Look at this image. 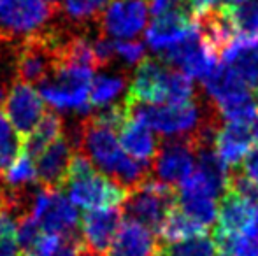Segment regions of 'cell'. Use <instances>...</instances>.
Segmentation results:
<instances>
[{"instance_id": "obj_1", "label": "cell", "mask_w": 258, "mask_h": 256, "mask_svg": "<svg viewBox=\"0 0 258 256\" xmlns=\"http://www.w3.org/2000/svg\"><path fill=\"white\" fill-rule=\"evenodd\" d=\"M76 149L83 153L100 172L118 183L126 192H134L143 183L151 179V167L148 163L130 158L119 146L114 130L95 125L88 116L83 118L72 137Z\"/></svg>"}, {"instance_id": "obj_2", "label": "cell", "mask_w": 258, "mask_h": 256, "mask_svg": "<svg viewBox=\"0 0 258 256\" xmlns=\"http://www.w3.org/2000/svg\"><path fill=\"white\" fill-rule=\"evenodd\" d=\"M61 190L72 205L86 211L119 207L128 197L125 188L95 168V165L79 151L72 156L67 181Z\"/></svg>"}, {"instance_id": "obj_3", "label": "cell", "mask_w": 258, "mask_h": 256, "mask_svg": "<svg viewBox=\"0 0 258 256\" xmlns=\"http://www.w3.org/2000/svg\"><path fill=\"white\" fill-rule=\"evenodd\" d=\"M177 205V188L156 179H148L146 183L128 193L123 202V214L130 221L146 226L153 233H158L165 221L167 214Z\"/></svg>"}, {"instance_id": "obj_4", "label": "cell", "mask_w": 258, "mask_h": 256, "mask_svg": "<svg viewBox=\"0 0 258 256\" xmlns=\"http://www.w3.org/2000/svg\"><path fill=\"white\" fill-rule=\"evenodd\" d=\"M61 35L54 30H42L25 39L18 48L16 75L25 84H41L56 70L58 46Z\"/></svg>"}, {"instance_id": "obj_5", "label": "cell", "mask_w": 258, "mask_h": 256, "mask_svg": "<svg viewBox=\"0 0 258 256\" xmlns=\"http://www.w3.org/2000/svg\"><path fill=\"white\" fill-rule=\"evenodd\" d=\"M54 14L44 0H0V41H25L44 30Z\"/></svg>"}, {"instance_id": "obj_6", "label": "cell", "mask_w": 258, "mask_h": 256, "mask_svg": "<svg viewBox=\"0 0 258 256\" xmlns=\"http://www.w3.org/2000/svg\"><path fill=\"white\" fill-rule=\"evenodd\" d=\"M90 84H92V70L63 67L54 70L51 77L41 82L39 95L54 109H78L90 114Z\"/></svg>"}, {"instance_id": "obj_7", "label": "cell", "mask_w": 258, "mask_h": 256, "mask_svg": "<svg viewBox=\"0 0 258 256\" xmlns=\"http://www.w3.org/2000/svg\"><path fill=\"white\" fill-rule=\"evenodd\" d=\"M30 216L42 232L54 233L60 237H81L79 214L76 205L58 190L41 188L34 193L30 205Z\"/></svg>"}, {"instance_id": "obj_8", "label": "cell", "mask_w": 258, "mask_h": 256, "mask_svg": "<svg viewBox=\"0 0 258 256\" xmlns=\"http://www.w3.org/2000/svg\"><path fill=\"white\" fill-rule=\"evenodd\" d=\"M2 111L23 144V140L30 135L32 130L37 127L41 118L46 114V106L34 86L14 81L9 86V93Z\"/></svg>"}, {"instance_id": "obj_9", "label": "cell", "mask_w": 258, "mask_h": 256, "mask_svg": "<svg viewBox=\"0 0 258 256\" xmlns=\"http://www.w3.org/2000/svg\"><path fill=\"white\" fill-rule=\"evenodd\" d=\"M197 151L190 139H167L160 144L151 170L156 181L169 186H177L194 172Z\"/></svg>"}, {"instance_id": "obj_10", "label": "cell", "mask_w": 258, "mask_h": 256, "mask_svg": "<svg viewBox=\"0 0 258 256\" xmlns=\"http://www.w3.org/2000/svg\"><path fill=\"white\" fill-rule=\"evenodd\" d=\"M170 70L172 67L165 65L162 60L144 58L130 79L125 100L128 104H143V106L167 104Z\"/></svg>"}, {"instance_id": "obj_11", "label": "cell", "mask_w": 258, "mask_h": 256, "mask_svg": "<svg viewBox=\"0 0 258 256\" xmlns=\"http://www.w3.org/2000/svg\"><path fill=\"white\" fill-rule=\"evenodd\" d=\"M150 0H111L100 16V30L105 37L132 41L146 27Z\"/></svg>"}, {"instance_id": "obj_12", "label": "cell", "mask_w": 258, "mask_h": 256, "mask_svg": "<svg viewBox=\"0 0 258 256\" xmlns=\"http://www.w3.org/2000/svg\"><path fill=\"white\" fill-rule=\"evenodd\" d=\"M195 30L194 16L186 4L155 16L146 28V42L153 51H167L172 46L179 44Z\"/></svg>"}, {"instance_id": "obj_13", "label": "cell", "mask_w": 258, "mask_h": 256, "mask_svg": "<svg viewBox=\"0 0 258 256\" xmlns=\"http://www.w3.org/2000/svg\"><path fill=\"white\" fill-rule=\"evenodd\" d=\"M255 228H258V205L248 202L232 190H227L221 195L218 205L216 228L213 235H244Z\"/></svg>"}, {"instance_id": "obj_14", "label": "cell", "mask_w": 258, "mask_h": 256, "mask_svg": "<svg viewBox=\"0 0 258 256\" xmlns=\"http://www.w3.org/2000/svg\"><path fill=\"white\" fill-rule=\"evenodd\" d=\"M76 151L78 149L71 139L60 137L34 158L37 183L41 188L61 192L65 181H67L69 167H71L72 156Z\"/></svg>"}, {"instance_id": "obj_15", "label": "cell", "mask_w": 258, "mask_h": 256, "mask_svg": "<svg viewBox=\"0 0 258 256\" xmlns=\"http://www.w3.org/2000/svg\"><path fill=\"white\" fill-rule=\"evenodd\" d=\"M121 209L109 207L86 211L79 219L81 240L88 249L104 254L109 249L119 225H121Z\"/></svg>"}, {"instance_id": "obj_16", "label": "cell", "mask_w": 258, "mask_h": 256, "mask_svg": "<svg viewBox=\"0 0 258 256\" xmlns=\"http://www.w3.org/2000/svg\"><path fill=\"white\" fill-rule=\"evenodd\" d=\"M160 239L146 226L123 221L107 249V256H158Z\"/></svg>"}, {"instance_id": "obj_17", "label": "cell", "mask_w": 258, "mask_h": 256, "mask_svg": "<svg viewBox=\"0 0 258 256\" xmlns=\"http://www.w3.org/2000/svg\"><path fill=\"white\" fill-rule=\"evenodd\" d=\"M204 93L214 104L218 113L251 95L241 77L223 62L218 63L216 68L204 79Z\"/></svg>"}, {"instance_id": "obj_18", "label": "cell", "mask_w": 258, "mask_h": 256, "mask_svg": "<svg viewBox=\"0 0 258 256\" xmlns=\"http://www.w3.org/2000/svg\"><path fill=\"white\" fill-rule=\"evenodd\" d=\"M253 142H255V137L251 128L227 123L221 125L216 132L213 147L221 163L230 170V168H237L239 163L248 156L249 151L253 149Z\"/></svg>"}, {"instance_id": "obj_19", "label": "cell", "mask_w": 258, "mask_h": 256, "mask_svg": "<svg viewBox=\"0 0 258 256\" xmlns=\"http://www.w3.org/2000/svg\"><path fill=\"white\" fill-rule=\"evenodd\" d=\"M221 58L241 77L246 88L258 97V39L237 37L225 49Z\"/></svg>"}, {"instance_id": "obj_20", "label": "cell", "mask_w": 258, "mask_h": 256, "mask_svg": "<svg viewBox=\"0 0 258 256\" xmlns=\"http://www.w3.org/2000/svg\"><path fill=\"white\" fill-rule=\"evenodd\" d=\"M119 146L130 158L141 161V163L151 165L156 153L160 149L158 139L155 137L153 130H150L143 121L128 116V120L118 130Z\"/></svg>"}, {"instance_id": "obj_21", "label": "cell", "mask_w": 258, "mask_h": 256, "mask_svg": "<svg viewBox=\"0 0 258 256\" xmlns=\"http://www.w3.org/2000/svg\"><path fill=\"white\" fill-rule=\"evenodd\" d=\"M60 137H63V121L56 113L46 111V114L41 118L37 127L32 130L30 135L23 140V151L30 154L32 158H35Z\"/></svg>"}, {"instance_id": "obj_22", "label": "cell", "mask_w": 258, "mask_h": 256, "mask_svg": "<svg viewBox=\"0 0 258 256\" xmlns=\"http://www.w3.org/2000/svg\"><path fill=\"white\" fill-rule=\"evenodd\" d=\"M202 233H207V228L199 225L191 218H188L176 205L167 214L165 221H163L162 228L158 232V239L162 237V244H170V242H177V240L190 239V237L195 235H202Z\"/></svg>"}, {"instance_id": "obj_23", "label": "cell", "mask_w": 258, "mask_h": 256, "mask_svg": "<svg viewBox=\"0 0 258 256\" xmlns=\"http://www.w3.org/2000/svg\"><path fill=\"white\" fill-rule=\"evenodd\" d=\"M177 207L204 228L214 225L218 218V204L214 198L204 195L177 193Z\"/></svg>"}, {"instance_id": "obj_24", "label": "cell", "mask_w": 258, "mask_h": 256, "mask_svg": "<svg viewBox=\"0 0 258 256\" xmlns=\"http://www.w3.org/2000/svg\"><path fill=\"white\" fill-rule=\"evenodd\" d=\"M126 88V77L125 75H97L92 79L90 84V97L88 104L90 107H107L112 106L114 100L125 92Z\"/></svg>"}, {"instance_id": "obj_25", "label": "cell", "mask_w": 258, "mask_h": 256, "mask_svg": "<svg viewBox=\"0 0 258 256\" xmlns=\"http://www.w3.org/2000/svg\"><path fill=\"white\" fill-rule=\"evenodd\" d=\"M158 256H218L216 240L209 233L170 244H160Z\"/></svg>"}, {"instance_id": "obj_26", "label": "cell", "mask_w": 258, "mask_h": 256, "mask_svg": "<svg viewBox=\"0 0 258 256\" xmlns=\"http://www.w3.org/2000/svg\"><path fill=\"white\" fill-rule=\"evenodd\" d=\"M228 14V20L234 25L237 37L242 39H258V2L239 4V6H228L223 4Z\"/></svg>"}, {"instance_id": "obj_27", "label": "cell", "mask_w": 258, "mask_h": 256, "mask_svg": "<svg viewBox=\"0 0 258 256\" xmlns=\"http://www.w3.org/2000/svg\"><path fill=\"white\" fill-rule=\"evenodd\" d=\"M2 178L6 179L7 186L13 190H23L27 185L37 181V172H35V161L28 153L23 149L20 151L13 163L4 170Z\"/></svg>"}, {"instance_id": "obj_28", "label": "cell", "mask_w": 258, "mask_h": 256, "mask_svg": "<svg viewBox=\"0 0 258 256\" xmlns=\"http://www.w3.org/2000/svg\"><path fill=\"white\" fill-rule=\"evenodd\" d=\"M218 246V256H258V228L244 235H213Z\"/></svg>"}, {"instance_id": "obj_29", "label": "cell", "mask_w": 258, "mask_h": 256, "mask_svg": "<svg viewBox=\"0 0 258 256\" xmlns=\"http://www.w3.org/2000/svg\"><path fill=\"white\" fill-rule=\"evenodd\" d=\"M109 0H63L61 9L65 16L74 23H90L100 20Z\"/></svg>"}, {"instance_id": "obj_30", "label": "cell", "mask_w": 258, "mask_h": 256, "mask_svg": "<svg viewBox=\"0 0 258 256\" xmlns=\"http://www.w3.org/2000/svg\"><path fill=\"white\" fill-rule=\"evenodd\" d=\"M21 149H23V144H21L20 135L11 127L9 120L0 107V167L6 170Z\"/></svg>"}, {"instance_id": "obj_31", "label": "cell", "mask_w": 258, "mask_h": 256, "mask_svg": "<svg viewBox=\"0 0 258 256\" xmlns=\"http://www.w3.org/2000/svg\"><path fill=\"white\" fill-rule=\"evenodd\" d=\"M116 58L126 65L141 63L146 56V46L139 41H114Z\"/></svg>"}, {"instance_id": "obj_32", "label": "cell", "mask_w": 258, "mask_h": 256, "mask_svg": "<svg viewBox=\"0 0 258 256\" xmlns=\"http://www.w3.org/2000/svg\"><path fill=\"white\" fill-rule=\"evenodd\" d=\"M0 256H21L16 239V221L11 218L0 226Z\"/></svg>"}, {"instance_id": "obj_33", "label": "cell", "mask_w": 258, "mask_h": 256, "mask_svg": "<svg viewBox=\"0 0 258 256\" xmlns=\"http://www.w3.org/2000/svg\"><path fill=\"white\" fill-rule=\"evenodd\" d=\"M92 44H93V53H95L97 65H99V67H105V65H109L116 58V48H114V41H112V39L105 37V35H100Z\"/></svg>"}, {"instance_id": "obj_34", "label": "cell", "mask_w": 258, "mask_h": 256, "mask_svg": "<svg viewBox=\"0 0 258 256\" xmlns=\"http://www.w3.org/2000/svg\"><path fill=\"white\" fill-rule=\"evenodd\" d=\"M239 168H241L242 174L258 188V146L249 151V154L244 158L242 167H239Z\"/></svg>"}, {"instance_id": "obj_35", "label": "cell", "mask_w": 258, "mask_h": 256, "mask_svg": "<svg viewBox=\"0 0 258 256\" xmlns=\"http://www.w3.org/2000/svg\"><path fill=\"white\" fill-rule=\"evenodd\" d=\"M83 246L81 237H65L61 239L58 249L53 256H79V249Z\"/></svg>"}, {"instance_id": "obj_36", "label": "cell", "mask_w": 258, "mask_h": 256, "mask_svg": "<svg viewBox=\"0 0 258 256\" xmlns=\"http://www.w3.org/2000/svg\"><path fill=\"white\" fill-rule=\"evenodd\" d=\"M184 0H150V9L155 16H158V14L167 13V11L181 6Z\"/></svg>"}, {"instance_id": "obj_37", "label": "cell", "mask_w": 258, "mask_h": 256, "mask_svg": "<svg viewBox=\"0 0 258 256\" xmlns=\"http://www.w3.org/2000/svg\"><path fill=\"white\" fill-rule=\"evenodd\" d=\"M221 0H184L188 7L195 13H201V11H206V9H213V7H218L220 6Z\"/></svg>"}, {"instance_id": "obj_38", "label": "cell", "mask_w": 258, "mask_h": 256, "mask_svg": "<svg viewBox=\"0 0 258 256\" xmlns=\"http://www.w3.org/2000/svg\"><path fill=\"white\" fill-rule=\"evenodd\" d=\"M79 256H104V254L95 253V251L88 249V247H86L85 244H83V246H81V249H79Z\"/></svg>"}, {"instance_id": "obj_39", "label": "cell", "mask_w": 258, "mask_h": 256, "mask_svg": "<svg viewBox=\"0 0 258 256\" xmlns=\"http://www.w3.org/2000/svg\"><path fill=\"white\" fill-rule=\"evenodd\" d=\"M246 2H251V0H225V4H228V6H239V4Z\"/></svg>"}, {"instance_id": "obj_40", "label": "cell", "mask_w": 258, "mask_h": 256, "mask_svg": "<svg viewBox=\"0 0 258 256\" xmlns=\"http://www.w3.org/2000/svg\"><path fill=\"white\" fill-rule=\"evenodd\" d=\"M44 2H48L49 6L54 7V9H56V7L60 6V2H63V0H44Z\"/></svg>"}, {"instance_id": "obj_41", "label": "cell", "mask_w": 258, "mask_h": 256, "mask_svg": "<svg viewBox=\"0 0 258 256\" xmlns=\"http://www.w3.org/2000/svg\"><path fill=\"white\" fill-rule=\"evenodd\" d=\"M253 137H255V140L258 142V120L255 121V127H253Z\"/></svg>"}, {"instance_id": "obj_42", "label": "cell", "mask_w": 258, "mask_h": 256, "mask_svg": "<svg viewBox=\"0 0 258 256\" xmlns=\"http://www.w3.org/2000/svg\"><path fill=\"white\" fill-rule=\"evenodd\" d=\"M2 172H4V168H2V167H0V176H2Z\"/></svg>"}]
</instances>
